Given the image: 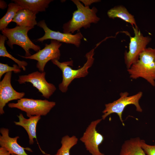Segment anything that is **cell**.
<instances>
[{
  "instance_id": "12",
  "label": "cell",
  "mask_w": 155,
  "mask_h": 155,
  "mask_svg": "<svg viewBox=\"0 0 155 155\" xmlns=\"http://www.w3.org/2000/svg\"><path fill=\"white\" fill-rule=\"evenodd\" d=\"M12 72L6 73L0 82V114L4 113V108L10 101L19 100L25 96L24 92L16 91L13 88L11 84Z\"/></svg>"
},
{
  "instance_id": "5",
  "label": "cell",
  "mask_w": 155,
  "mask_h": 155,
  "mask_svg": "<svg viewBox=\"0 0 155 155\" xmlns=\"http://www.w3.org/2000/svg\"><path fill=\"white\" fill-rule=\"evenodd\" d=\"M55 105V102L46 100L22 98L18 100L17 103H9L8 106L25 112L29 118L33 116H45Z\"/></svg>"
},
{
  "instance_id": "9",
  "label": "cell",
  "mask_w": 155,
  "mask_h": 155,
  "mask_svg": "<svg viewBox=\"0 0 155 155\" xmlns=\"http://www.w3.org/2000/svg\"><path fill=\"white\" fill-rule=\"evenodd\" d=\"M46 72L36 71L28 75H19L17 81L20 84L26 82L31 83L42 94L44 97L49 98L56 89L55 86L48 83L45 79Z\"/></svg>"
},
{
  "instance_id": "24",
  "label": "cell",
  "mask_w": 155,
  "mask_h": 155,
  "mask_svg": "<svg viewBox=\"0 0 155 155\" xmlns=\"http://www.w3.org/2000/svg\"><path fill=\"white\" fill-rule=\"evenodd\" d=\"M80 1L82 2L85 6L89 7L92 3L100 2L101 1L99 0H80Z\"/></svg>"
},
{
  "instance_id": "26",
  "label": "cell",
  "mask_w": 155,
  "mask_h": 155,
  "mask_svg": "<svg viewBox=\"0 0 155 155\" xmlns=\"http://www.w3.org/2000/svg\"><path fill=\"white\" fill-rule=\"evenodd\" d=\"M0 3H2L3 4V6L1 8L2 9H4V8H5V7H6V4L4 1L0 0Z\"/></svg>"
},
{
  "instance_id": "1",
  "label": "cell",
  "mask_w": 155,
  "mask_h": 155,
  "mask_svg": "<svg viewBox=\"0 0 155 155\" xmlns=\"http://www.w3.org/2000/svg\"><path fill=\"white\" fill-rule=\"evenodd\" d=\"M71 1L76 5L77 9L73 13L71 19L63 24V33L72 34L76 31L80 32L82 28H90L91 24H96L100 21V18L96 15L98 10L95 7L90 9L84 6L80 0Z\"/></svg>"
},
{
  "instance_id": "17",
  "label": "cell",
  "mask_w": 155,
  "mask_h": 155,
  "mask_svg": "<svg viewBox=\"0 0 155 155\" xmlns=\"http://www.w3.org/2000/svg\"><path fill=\"white\" fill-rule=\"evenodd\" d=\"M140 137L131 138L122 144L119 155H146L141 147Z\"/></svg>"
},
{
  "instance_id": "8",
  "label": "cell",
  "mask_w": 155,
  "mask_h": 155,
  "mask_svg": "<svg viewBox=\"0 0 155 155\" xmlns=\"http://www.w3.org/2000/svg\"><path fill=\"white\" fill-rule=\"evenodd\" d=\"M61 45L62 43L60 42L51 40L50 44H46L43 49L30 56L18 55L26 59L36 60V67L40 72H42L44 71L45 65L49 61L53 59L59 60L61 56L59 48Z\"/></svg>"
},
{
  "instance_id": "6",
  "label": "cell",
  "mask_w": 155,
  "mask_h": 155,
  "mask_svg": "<svg viewBox=\"0 0 155 155\" xmlns=\"http://www.w3.org/2000/svg\"><path fill=\"white\" fill-rule=\"evenodd\" d=\"M142 94L141 91L131 96H129V93L127 92L121 93L120 97L118 99L112 102L105 104V108L102 111L103 115L102 116V119L104 120L111 114L116 113L119 116L123 125L124 126L122 118V114L127 106L134 105L137 111L140 112L142 111V109L139 104V101L142 96Z\"/></svg>"
},
{
  "instance_id": "21",
  "label": "cell",
  "mask_w": 155,
  "mask_h": 155,
  "mask_svg": "<svg viewBox=\"0 0 155 155\" xmlns=\"http://www.w3.org/2000/svg\"><path fill=\"white\" fill-rule=\"evenodd\" d=\"M7 39L6 36L3 35H0V57L9 58L17 63L19 67L22 68L24 71L26 70V67L27 63L24 61H20L13 57L7 51L5 45V41Z\"/></svg>"
},
{
  "instance_id": "10",
  "label": "cell",
  "mask_w": 155,
  "mask_h": 155,
  "mask_svg": "<svg viewBox=\"0 0 155 155\" xmlns=\"http://www.w3.org/2000/svg\"><path fill=\"white\" fill-rule=\"evenodd\" d=\"M102 120L98 119L92 121L80 139L84 144L86 150L92 155H105L100 152L98 148L104 140V137L96 130L97 125Z\"/></svg>"
},
{
  "instance_id": "11",
  "label": "cell",
  "mask_w": 155,
  "mask_h": 155,
  "mask_svg": "<svg viewBox=\"0 0 155 155\" xmlns=\"http://www.w3.org/2000/svg\"><path fill=\"white\" fill-rule=\"evenodd\" d=\"M38 26L42 28L44 32L42 37L38 39L37 41L42 42L47 39H51L67 44H72L79 47L81 44L83 36L80 32L74 34L71 33H61L59 31H55L49 28L44 20L40 21L37 23Z\"/></svg>"
},
{
  "instance_id": "2",
  "label": "cell",
  "mask_w": 155,
  "mask_h": 155,
  "mask_svg": "<svg viewBox=\"0 0 155 155\" xmlns=\"http://www.w3.org/2000/svg\"><path fill=\"white\" fill-rule=\"evenodd\" d=\"M127 71L130 78H142L155 86V48H146L140 55L138 60Z\"/></svg>"
},
{
  "instance_id": "20",
  "label": "cell",
  "mask_w": 155,
  "mask_h": 155,
  "mask_svg": "<svg viewBox=\"0 0 155 155\" xmlns=\"http://www.w3.org/2000/svg\"><path fill=\"white\" fill-rule=\"evenodd\" d=\"M78 141V138L75 136L71 137L68 135L64 136L61 139V148L55 155H70L71 149L77 144Z\"/></svg>"
},
{
  "instance_id": "13",
  "label": "cell",
  "mask_w": 155,
  "mask_h": 155,
  "mask_svg": "<svg viewBox=\"0 0 155 155\" xmlns=\"http://www.w3.org/2000/svg\"><path fill=\"white\" fill-rule=\"evenodd\" d=\"M1 135L0 136V145L5 148L11 154L17 155H28L25 151L28 150L30 152L32 150L29 148H25L21 146L18 143L17 140L19 138L18 136L11 137L9 135V130L6 128H1L0 129Z\"/></svg>"
},
{
  "instance_id": "22",
  "label": "cell",
  "mask_w": 155,
  "mask_h": 155,
  "mask_svg": "<svg viewBox=\"0 0 155 155\" xmlns=\"http://www.w3.org/2000/svg\"><path fill=\"white\" fill-rule=\"evenodd\" d=\"M18 65L14 64L12 67L10 66L7 64L0 63V79L5 73L13 71L14 73H20L21 70Z\"/></svg>"
},
{
  "instance_id": "25",
  "label": "cell",
  "mask_w": 155,
  "mask_h": 155,
  "mask_svg": "<svg viewBox=\"0 0 155 155\" xmlns=\"http://www.w3.org/2000/svg\"><path fill=\"white\" fill-rule=\"evenodd\" d=\"M11 153L5 148L0 147V155H10Z\"/></svg>"
},
{
  "instance_id": "16",
  "label": "cell",
  "mask_w": 155,
  "mask_h": 155,
  "mask_svg": "<svg viewBox=\"0 0 155 155\" xmlns=\"http://www.w3.org/2000/svg\"><path fill=\"white\" fill-rule=\"evenodd\" d=\"M13 1L22 9H27L36 14L45 11L52 0H13Z\"/></svg>"
},
{
  "instance_id": "4",
  "label": "cell",
  "mask_w": 155,
  "mask_h": 155,
  "mask_svg": "<svg viewBox=\"0 0 155 155\" xmlns=\"http://www.w3.org/2000/svg\"><path fill=\"white\" fill-rule=\"evenodd\" d=\"M34 28L17 26L11 28H7L1 31L3 35L8 39L7 44L11 49H13V45H19L25 51V56L29 57L31 55L30 49L37 52L41 49L39 46L34 44L28 37V32Z\"/></svg>"
},
{
  "instance_id": "18",
  "label": "cell",
  "mask_w": 155,
  "mask_h": 155,
  "mask_svg": "<svg viewBox=\"0 0 155 155\" xmlns=\"http://www.w3.org/2000/svg\"><path fill=\"white\" fill-rule=\"evenodd\" d=\"M108 17L114 19L119 18L131 24L132 26H136V23L134 16L130 13L123 6H116L109 10L107 12Z\"/></svg>"
},
{
  "instance_id": "7",
  "label": "cell",
  "mask_w": 155,
  "mask_h": 155,
  "mask_svg": "<svg viewBox=\"0 0 155 155\" xmlns=\"http://www.w3.org/2000/svg\"><path fill=\"white\" fill-rule=\"evenodd\" d=\"M132 27L134 36H130L129 50L128 52L126 51L124 55L125 62L127 69L138 60L140 55L152 40L150 37L144 36L137 26Z\"/></svg>"
},
{
  "instance_id": "27",
  "label": "cell",
  "mask_w": 155,
  "mask_h": 155,
  "mask_svg": "<svg viewBox=\"0 0 155 155\" xmlns=\"http://www.w3.org/2000/svg\"><path fill=\"white\" fill-rule=\"evenodd\" d=\"M11 155H17L15 154H11Z\"/></svg>"
},
{
  "instance_id": "23",
  "label": "cell",
  "mask_w": 155,
  "mask_h": 155,
  "mask_svg": "<svg viewBox=\"0 0 155 155\" xmlns=\"http://www.w3.org/2000/svg\"><path fill=\"white\" fill-rule=\"evenodd\" d=\"M140 143L141 147L146 155H155V145H148L144 140H142Z\"/></svg>"
},
{
  "instance_id": "15",
  "label": "cell",
  "mask_w": 155,
  "mask_h": 155,
  "mask_svg": "<svg viewBox=\"0 0 155 155\" xmlns=\"http://www.w3.org/2000/svg\"><path fill=\"white\" fill-rule=\"evenodd\" d=\"M36 14L29 10L22 9L18 11L11 22L17 26L23 27H34L37 25Z\"/></svg>"
},
{
  "instance_id": "14",
  "label": "cell",
  "mask_w": 155,
  "mask_h": 155,
  "mask_svg": "<svg viewBox=\"0 0 155 155\" xmlns=\"http://www.w3.org/2000/svg\"><path fill=\"white\" fill-rule=\"evenodd\" d=\"M19 121H14L16 125L23 127L26 130L28 136L30 145L34 142V139H36V128L37 124L41 119V116H33L27 119L24 118L22 113L17 115Z\"/></svg>"
},
{
  "instance_id": "3",
  "label": "cell",
  "mask_w": 155,
  "mask_h": 155,
  "mask_svg": "<svg viewBox=\"0 0 155 155\" xmlns=\"http://www.w3.org/2000/svg\"><path fill=\"white\" fill-rule=\"evenodd\" d=\"M94 49H92L86 54V62L82 67L78 69H73L70 67V66L72 65V61L61 63L57 59L51 60L53 63L59 67L62 72V81L59 85V89L61 92H66L69 85L74 79L84 77L87 75L88 69L92 66L94 63Z\"/></svg>"
},
{
  "instance_id": "19",
  "label": "cell",
  "mask_w": 155,
  "mask_h": 155,
  "mask_svg": "<svg viewBox=\"0 0 155 155\" xmlns=\"http://www.w3.org/2000/svg\"><path fill=\"white\" fill-rule=\"evenodd\" d=\"M22 8L18 5L14 3H10L8 5L7 11L0 20V30L7 28L8 25L12 22L16 13Z\"/></svg>"
}]
</instances>
